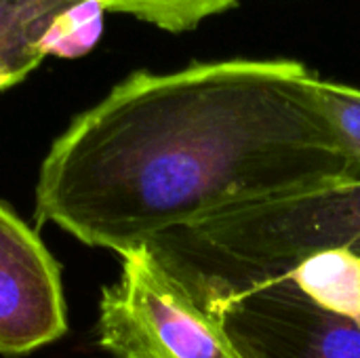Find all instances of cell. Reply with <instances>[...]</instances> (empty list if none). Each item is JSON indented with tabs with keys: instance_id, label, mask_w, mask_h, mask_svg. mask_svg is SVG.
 Instances as JSON below:
<instances>
[{
	"instance_id": "obj_5",
	"label": "cell",
	"mask_w": 360,
	"mask_h": 358,
	"mask_svg": "<svg viewBox=\"0 0 360 358\" xmlns=\"http://www.w3.org/2000/svg\"><path fill=\"white\" fill-rule=\"evenodd\" d=\"M68 331L61 272L38 234L0 203V354L19 357Z\"/></svg>"
},
{
	"instance_id": "obj_1",
	"label": "cell",
	"mask_w": 360,
	"mask_h": 358,
	"mask_svg": "<svg viewBox=\"0 0 360 358\" xmlns=\"http://www.w3.org/2000/svg\"><path fill=\"white\" fill-rule=\"evenodd\" d=\"M314 78L295 59L129 74L51 146L38 226L120 255L215 213L346 179Z\"/></svg>"
},
{
	"instance_id": "obj_3",
	"label": "cell",
	"mask_w": 360,
	"mask_h": 358,
	"mask_svg": "<svg viewBox=\"0 0 360 358\" xmlns=\"http://www.w3.org/2000/svg\"><path fill=\"white\" fill-rule=\"evenodd\" d=\"M101 291L99 346L112 358H240L221 325L156 260L148 245L120 253Z\"/></svg>"
},
{
	"instance_id": "obj_6",
	"label": "cell",
	"mask_w": 360,
	"mask_h": 358,
	"mask_svg": "<svg viewBox=\"0 0 360 358\" xmlns=\"http://www.w3.org/2000/svg\"><path fill=\"white\" fill-rule=\"evenodd\" d=\"M97 13L89 0H0V91L23 82L49 55L82 51V17Z\"/></svg>"
},
{
	"instance_id": "obj_4",
	"label": "cell",
	"mask_w": 360,
	"mask_h": 358,
	"mask_svg": "<svg viewBox=\"0 0 360 358\" xmlns=\"http://www.w3.org/2000/svg\"><path fill=\"white\" fill-rule=\"evenodd\" d=\"M240 358H360V319L335 312L287 276L202 306Z\"/></svg>"
},
{
	"instance_id": "obj_9",
	"label": "cell",
	"mask_w": 360,
	"mask_h": 358,
	"mask_svg": "<svg viewBox=\"0 0 360 358\" xmlns=\"http://www.w3.org/2000/svg\"><path fill=\"white\" fill-rule=\"evenodd\" d=\"M314 91L348 156L350 167L346 179L360 181V89L316 76Z\"/></svg>"
},
{
	"instance_id": "obj_2",
	"label": "cell",
	"mask_w": 360,
	"mask_h": 358,
	"mask_svg": "<svg viewBox=\"0 0 360 358\" xmlns=\"http://www.w3.org/2000/svg\"><path fill=\"white\" fill-rule=\"evenodd\" d=\"M146 245L207 306L321 253L360 257V181L333 179L240 205Z\"/></svg>"
},
{
	"instance_id": "obj_8",
	"label": "cell",
	"mask_w": 360,
	"mask_h": 358,
	"mask_svg": "<svg viewBox=\"0 0 360 358\" xmlns=\"http://www.w3.org/2000/svg\"><path fill=\"white\" fill-rule=\"evenodd\" d=\"M101 11L120 13L146 21L158 30L181 34L205 19L232 11L238 0H89Z\"/></svg>"
},
{
	"instance_id": "obj_7",
	"label": "cell",
	"mask_w": 360,
	"mask_h": 358,
	"mask_svg": "<svg viewBox=\"0 0 360 358\" xmlns=\"http://www.w3.org/2000/svg\"><path fill=\"white\" fill-rule=\"evenodd\" d=\"M281 276H287L314 302L360 319V257L342 251L321 253L295 264Z\"/></svg>"
}]
</instances>
